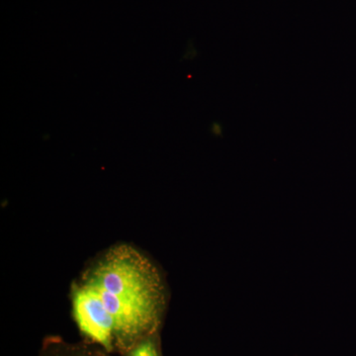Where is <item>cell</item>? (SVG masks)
I'll list each match as a JSON object with an SVG mask.
<instances>
[{"mask_svg":"<svg viewBox=\"0 0 356 356\" xmlns=\"http://www.w3.org/2000/svg\"><path fill=\"white\" fill-rule=\"evenodd\" d=\"M166 296L158 267L127 243L97 255L70 289L72 316L79 331L108 353H125L158 332Z\"/></svg>","mask_w":356,"mask_h":356,"instance_id":"obj_1","label":"cell"},{"mask_svg":"<svg viewBox=\"0 0 356 356\" xmlns=\"http://www.w3.org/2000/svg\"><path fill=\"white\" fill-rule=\"evenodd\" d=\"M41 356H106L97 350L84 346H72L64 341L51 339L44 346Z\"/></svg>","mask_w":356,"mask_h":356,"instance_id":"obj_2","label":"cell"},{"mask_svg":"<svg viewBox=\"0 0 356 356\" xmlns=\"http://www.w3.org/2000/svg\"><path fill=\"white\" fill-rule=\"evenodd\" d=\"M123 353L125 356H163L158 332L145 337Z\"/></svg>","mask_w":356,"mask_h":356,"instance_id":"obj_3","label":"cell"},{"mask_svg":"<svg viewBox=\"0 0 356 356\" xmlns=\"http://www.w3.org/2000/svg\"><path fill=\"white\" fill-rule=\"evenodd\" d=\"M212 133L216 136L221 135V134H222L221 125H219V124H215V125H213Z\"/></svg>","mask_w":356,"mask_h":356,"instance_id":"obj_4","label":"cell"}]
</instances>
